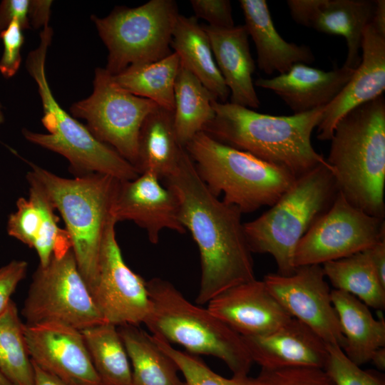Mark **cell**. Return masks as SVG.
I'll list each match as a JSON object with an SVG mask.
<instances>
[{
	"label": "cell",
	"instance_id": "obj_46",
	"mask_svg": "<svg viewBox=\"0 0 385 385\" xmlns=\"http://www.w3.org/2000/svg\"><path fill=\"white\" fill-rule=\"evenodd\" d=\"M0 385H13L9 381H8L4 375L0 372Z\"/></svg>",
	"mask_w": 385,
	"mask_h": 385
},
{
	"label": "cell",
	"instance_id": "obj_43",
	"mask_svg": "<svg viewBox=\"0 0 385 385\" xmlns=\"http://www.w3.org/2000/svg\"><path fill=\"white\" fill-rule=\"evenodd\" d=\"M374 13L371 24L381 34L385 35V1H375Z\"/></svg>",
	"mask_w": 385,
	"mask_h": 385
},
{
	"label": "cell",
	"instance_id": "obj_34",
	"mask_svg": "<svg viewBox=\"0 0 385 385\" xmlns=\"http://www.w3.org/2000/svg\"><path fill=\"white\" fill-rule=\"evenodd\" d=\"M152 336L157 345L175 362L186 385H269L261 372L256 377L248 375L224 377L215 372L196 355L176 349L163 339Z\"/></svg>",
	"mask_w": 385,
	"mask_h": 385
},
{
	"label": "cell",
	"instance_id": "obj_38",
	"mask_svg": "<svg viewBox=\"0 0 385 385\" xmlns=\"http://www.w3.org/2000/svg\"><path fill=\"white\" fill-rule=\"evenodd\" d=\"M195 16L202 19L208 26L217 29L235 26L232 9L229 0H190Z\"/></svg>",
	"mask_w": 385,
	"mask_h": 385
},
{
	"label": "cell",
	"instance_id": "obj_45",
	"mask_svg": "<svg viewBox=\"0 0 385 385\" xmlns=\"http://www.w3.org/2000/svg\"><path fill=\"white\" fill-rule=\"evenodd\" d=\"M379 369L384 370L385 369V347L380 348L376 350L370 359Z\"/></svg>",
	"mask_w": 385,
	"mask_h": 385
},
{
	"label": "cell",
	"instance_id": "obj_44",
	"mask_svg": "<svg viewBox=\"0 0 385 385\" xmlns=\"http://www.w3.org/2000/svg\"><path fill=\"white\" fill-rule=\"evenodd\" d=\"M33 365L34 369V385H66L58 378L41 369L35 364L33 363Z\"/></svg>",
	"mask_w": 385,
	"mask_h": 385
},
{
	"label": "cell",
	"instance_id": "obj_10",
	"mask_svg": "<svg viewBox=\"0 0 385 385\" xmlns=\"http://www.w3.org/2000/svg\"><path fill=\"white\" fill-rule=\"evenodd\" d=\"M26 324L59 323L80 331L106 323L83 277L71 248L38 265L21 309Z\"/></svg>",
	"mask_w": 385,
	"mask_h": 385
},
{
	"label": "cell",
	"instance_id": "obj_18",
	"mask_svg": "<svg viewBox=\"0 0 385 385\" xmlns=\"http://www.w3.org/2000/svg\"><path fill=\"white\" fill-rule=\"evenodd\" d=\"M207 304L214 316L242 337L270 333L292 318L264 281L256 279L226 289Z\"/></svg>",
	"mask_w": 385,
	"mask_h": 385
},
{
	"label": "cell",
	"instance_id": "obj_12",
	"mask_svg": "<svg viewBox=\"0 0 385 385\" xmlns=\"http://www.w3.org/2000/svg\"><path fill=\"white\" fill-rule=\"evenodd\" d=\"M384 240V218L355 207L339 192L329 209L299 241L294 267L321 265L364 251Z\"/></svg>",
	"mask_w": 385,
	"mask_h": 385
},
{
	"label": "cell",
	"instance_id": "obj_15",
	"mask_svg": "<svg viewBox=\"0 0 385 385\" xmlns=\"http://www.w3.org/2000/svg\"><path fill=\"white\" fill-rule=\"evenodd\" d=\"M28 351L34 364L66 385H100L80 330L59 323H24Z\"/></svg>",
	"mask_w": 385,
	"mask_h": 385
},
{
	"label": "cell",
	"instance_id": "obj_23",
	"mask_svg": "<svg viewBox=\"0 0 385 385\" xmlns=\"http://www.w3.org/2000/svg\"><path fill=\"white\" fill-rule=\"evenodd\" d=\"M212 48L217 66L230 91V103L250 109L260 102L255 89L252 74L255 63L250 53L245 25L217 29L202 25Z\"/></svg>",
	"mask_w": 385,
	"mask_h": 385
},
{
	"label": "cell",
	"instance_id": "obj_1",
	"mask_svg": "<svg viewBox=\"0 0 385 385\" xmlns=\"http://www.w3.org/2000/svg\"><path fill=\"white\" fill-rule=\"evenodd\" d=\"M164 180L178 199L180 221L200 252L201 280L196 303L207 304L226 289L255 279L242 213L210 192L185 148L177 169Z\"/></svg>",
	"mask_w": 385,
	"mask_h": 385
},
{
	"label": "cell",
	"instance_id": "obj_26",
	"mask_svg": "<svg viewBox=\"0 0 385 385\" xmlns=\"http://www.w3.org/2000/svg\"><path fill=\"white\" fill-rule=\"evenodd\" d=\"M180 63L222 103L227 102L230 91L215 63L209 38L197 19L179 14L170 43Z\"/></svg>",
	"mask_w": 385,
	"mask_h": 385
},
{
	"label": "cell",
	"instance_id": "obj_24",
	"mask_svg": "<svg viewBox=\"0 0 385 385\" xmlns=\"http://www.w3.org/2000/svg\"><path fill=\"white\" fill-rule=\"evenodd\" d=\"M244 24L256 48L258 68L265 74L287 72L297 63L310 64L315 61L305 45L286 41L274 25L265 0H240Z\"/></svg>",
	"mask_w": 385,
	"mask_h": 385
},
{
	"label": "cell",
	"instance_id": "obj_8",
	"mask_svg": "<svg viewBox=\"0 0 385 385\" xmlns=\"http://www.w3.org/2000/svg\"><path fill=\"white\" fill-rule=\"evenodd\" d=\"M185 149L210 192L242 213L272 206L296 178L284 168L214 139L202 131Z\"/></svg>",
	"mask_w": 385,
	"mask_h": 385
},
{
	"label": "cell",
	"instance_id": "obj_11",
	"mask_svg": "<svg viewBox=\"0 0 385 385\" xmlns=\"http://www.w3.org/2000/svg\"><path fill=\"white\" fill-rule=\"evenodd\" d=\"M158 106L118 86L106 68L95 71L93 90L86 99L73 103V117L87 122L89 131L116 150L135 168L140 127Z\"/></svg>",
	"mask_w": 385,
	"mask_h": 385
},
{
	"label": "cell",
	"instance_id": "obj_22",
	"mask_svg": "<svg viewBox=\"0 0 385 385\" xmlns=\"http://www.w3.org/2000/svg\"><path fill=\"white\" fill-rule=\"evenodd\" d=\"M355 69L342 66L330 71L297 63L272 78H259L255 86L279 96L293 114L304 113L329 104L348 83Z\"/></svg>",
	"mask_w": 385,
	"mask_h": 385
},
{
	"label": "cell",
	"instance_id": "obj_16",
	"mask_svg": "<svg viewBox=\"0 0 385 385\" xmlns=\"http://www.w3.org/2000/svg\"><path fill=\"white\" fill-rule=\"evenodd\" d=\"M111 215L116 222L129 220L145 230L152 244L159 242L164 229L180 234L186 232L179 219L175 195L150 172L133 180L118 181Z\"/></svg>",
	"mask_w": 385,
	"mask_h": 385
},
{
	"label": "cell",
	"instance_id": "obj_35",
	"mask_svg": "<svg viewBox=\"0 0 385 385\" xmlns=\"http://www.w3.org/2000/svg\"><path fill=\"white\" fill-rule=\"evenodd\" d=\"M328 361L324 370L335 385H385L384 375L373 370H364L351 361L342 349L327 344Z\"/></svg>",
	"mask_w": 385,
	"mask_h": 385
},
{
	"label": "cell",
	"instance_id": "obj_9",
	"mask_svg": "<svg viewBox=\"0 0 385 385\" xmlns=\"http://www.w3.org/2000/svg\"><path fill=\"white\" fill-rule=\"evenodd\" d=\"M179 14L175 1L150 0L134 8L116 7L104 18L93 15L91 19L108 51V72L114 76L173 53L172 34Z\"/></svg>",
	"mask_w": 385,
	"mask_h": 385
},
{
	"label": "cell",
	"instance_id": "obj_41",
	"mask_svg": "<svg viewBox=\"0 0 385 385\" xmlns=\"http://www.w3.org/2000/svg\"><path fill=\"white\" fill-rule=\"evenodd\" d=\"M51 4L52 1H31L29 21L34 27L48 25Z\"/></svg>",
	"mask_w": 385,
	"mask_h": 385
},
{
	"label": "cell",
	"instance_id": "obj_7",
	"mask_svg": "<svg viewBox=\"0 0 385 385\" xmlns=\"http://www.w3.org/2000/svg\"><path fill=\"white\" fill-rule=\"evenodd\" d=\"M29 164L26 175L38 183L65 222L76 263L90 289L119 180L99 173L65 178Z\"/></svg>",
	"mask_w": 385,
	"mask_h": 385
},
{
	"label": "cell",
	"instance_id": "obj_14",
	"mask_svg": "<svg viewBox=\"0 0 385 385\" xmlns=\"http://www.w3.org/2000/svg\"><path fill=\"white\" fill-rule=\"evenodd\" d=\"M263 281L284 310L312 329L327 344H344L338 317L322 267H297L290 275L270 273Z\"/></svg>",
	"mask_w": 385,
	"mask_h": 385
},
{
	"label": "cell",
	"instance_id": "obj_21",
	"mask_svg": "<svg viewBox=\"0 0 385 385\" xmlns=\"http://www.w3.org/2000/svg\"><path fill=\"white\" fill-rule=\"evenodd\" d=\"M29 184V198L19 197L17 210L10 214L7 222V233L34 249L39 264L45 266L53 254L71 248L66 230L58 227V217L52 202L38 184L26 175Z\"/></svg>",
	"mask_w": 385,
	"mask_h": 385
},
{
	"label": "cell",
	"instance_id": "obj_6",
	"mask_svg": "<svg viewBox=\"0 0 385 385\" xmlns=\"http://www.w3.org/2000/svg\"><path fill=\"white\" fill-rule=\"evenodd\" d=\"M339 193L332 170L322 164L297 178L270 209L243 223L252 252L267 253L274 259L277 273L290 275L300 239L332 206Z\"/></svg>",
	"mask_w": 385,
	"mask_h": 385
},
{
	"label": "cell",
	"instance_id": "obj_40",
	"mask_svg": "<svg viewBox=\"0 0 385 385\" xmlns=\"http://www.w3.org/2000/svg\"><path fill=\"white\" fill-rule=\"evenodd\" d=\"M29 0H4L0 4V28L3 31L9 23L16 19L23 29L30 27Z\"/></svg>",
	"mask_w": 385,
	"mask_h": 385
},
{
	"label": "cell",
	"instance_id": "obj_5",
	"mask_svg": "<svg viewBox=\"0 0 385 385\" xmlns=\"http://www.w3.org/2000/svg\"><path fill=\"white\" fill-rule=\"evenodd\" d=\"M53 31L48 25L40 34V43L26 60V68L34 79L42 103L43 125L48 133L23 129L29 142L65 157L76 176L104 174L119 180H130L140 174L116 150L98 140L73 116L64 111L53 96L46 75V57Z\"/></svg>",
	"mask_w": 385,
	"mask_h": 385
},
{
	"label": "cell",
	"instance_id": "obj_2",
	"mask_svg": "<svg viewBox=\"0 0 385 385\" xmlns=\"http://www.w3.org/2000/svg\"><path fill=\"white\" fill-rule=\"evenodd\" d=\"M212 107L215 116L202 131L223 144L284 168L296 178L327 163L311 142L326 106L283 116L217 100Z\"/></svg>",
	"mask_w": 385,
	"mask_h": 385
},
{
	"label": "cell",
	"instance_id": "obj_17",
	"mask_svg": "<svg viewBox=\"0 0 385 385\" xmlns=\"http://www.w3.org/2000/svg\"><path fill=\"white\" fill-rule=\"evenodd\" d=\"M375 4L370 0L287 1L290 15L298 24L345 38L347 53L344 66L353 69L361 62L363 33L371 21Z\"/></svg>",
	"mask_w": 385,
	"mask_h": 385
},
{
	"label": "cell",
	"instance_id": "obj_42",
	"mask_svg": "<svg viewBox=\"0 0 385 385\" xmlns=\"http://www.w3.org/2000/svg\"><path fill=\"white\" fill-rule=\"evenodd\" d=\"M366 250L379 278L385 285V240L377 242Z\"/></svg>",
	"mask_w": 385,
	"mask_h": 385
},
{
	"label": "cell",
	"instance_id": "obj_20",
	"mask_svg": "<svg viewBox=\"0 0 385 385\" xmlns=\"http://www.w3.org/2000/svg\"><path fill=\"white\" fill-rule=\"evenodd\" d=\"M361 62L338 96L326 106L317 138L330 140L338 121L349 111L383 95L385 90V35L371 24L362 36Z\"/></svg>",
	"mask_w": 385,
	"mask_h": 385
},
{
	"label": "cell",
	"instance_id": "obj_27",
	"mask_svg": "<svg viewBox=\"0 0 385 385\" xmlns=\"http://www.w3.org/2000/svg\"><path fill=\"white\" fill-rule=\"evenodd\" d=\"M184 148L176 136L173 111L158 106L140 127L135 168L139 174L150 172L164 180L177 169Z\"/></svg>",
	"mask_w": 385,
	"mask_h": 385
},
{
	"label": "cell",
	"instance_id": "obj_36",
	"mask_svg": "<svg viewBox=\"0 0 385 385\" xmlns=\"http://www.w3.org/2000/svg\"><path fill=\"white\" fill-rule=\"evenodd\" d=\"M260 372L269 385H335L323 369L297 367Z\"/></svg>",
	"mask_w": 385,
	"mask_h": 385
},
{
	"label": "cell",
	"instance_id": "obj_47",
	"mask_svg": "<svg viewBox=\"0 0 385 385\" xmlns=\"http://www.w3.org/2000/svg\"><path fill=\"white\" fill-rule=\"evenodd\" d=\"M1 29L0 28V34L1 32ZM4 115H3V113H2V111H1V106L0 105V124L3 123L4 122Z\"/></svg>",
	"mask_w": 385,
	"mask_h": 385
},
{
	"label": "cell",
	"instance_id": "obj_3",
	"mask_svg": "<svg viewBox=\"0 0 385 385\" xmlns=\"http://www.w3.org/2000/svg\"><path fill=\"white\" fill-rule=\"evenodd\" d=\"M327 163L344 198L384 218L385 100L383 95L345 114L330 139Z\"/></svg>",
	"mask_w": 385,
	"mask_h": 385
},
{
	"label": "cell",
	"instance_id": "obj_25",
	"mask_svg": "<svg viewBox=\"0 0 385 385\" xmlns=\"http://www.w3.org/2000/svg\"><path fill=\"white\" fill-rule=\"evenodd\" d=\"M344 337L342 347L346 356L358 366L370 361L373 353L385 347V321L376 319L369 307L343 291L331 292Z\"/></svg>",
	"mask_w": 385,
	"mask_h": 385
},
{
	"label": "cell",
	"instance_id": "obj_13",
	"mask_svg": "<svg viewBox=\"0 0 385 385\" xmlns=\"http://www.w3.org/2000/svg\"><path fill=\"white\" fill-rule=\"evenodd\" d=\"M116 223L112 217L106 226L90 292L106 323L139 326L150 310L147 281L126 265L115 237Z\"/></svg>",
	"mask_w": 385,
	"mask_h": 385
},
{
	"label": "cell",
	"instance_id": "obj_30",
	"mask_svg": "<svg viewBox=\"0 0 385 385\" xmlns=\"http://www.w3.org/2000/svg\"><path fill=\"white\" fill-rule=\"evenodd\" d=\"M180 66L179 56L173 52L159 61L132 66L112 76L121 88L174 111V87Z\"/></svg>",
	"mask_w": 385,
	"mask_h": 385
},
{
	"label": "cell",
	"instance_id": "obj_39",
	"mask_svg": "<svg viewBox=\"0 0 385 385\" xmlns=\"http://www.w3.org/2000/svg\"><path fill=\"white\" fill-rule=\"evenodd\" d=\"M27 271L28 263L24 260H14L0 268V314L12 300V294L26 276Z\"/></svg>",
	"mask_w": 385,
	"mask_h": 385
},
{
	"label": "cell",
	"instance_id": "obj_4",
	"mask_svg": "<svg viewBox=\"0 0 385 385\" xmlns=\"http://www.w3.org/2000/svg\"><path fill=\"white\" fill-rule=\"evenodd\" d=\"M150 310L143 324L151 334L183 346L193 355L222 360L232 375H248L254 364L242 337L214 316L195 305L169 281H147Z\"/></svg>",
	"mask_w": 385,
	"mask_h": 385
},
{
	"label": "cell",
	"instance_id": "obj_31",
	"mask_svg": "<svg viewBox=\"0 0 385 385\" xmlns=\"http://www.w3.org/2000/svg\"><path fill=\"white\" fill-rule=\"evenodd\" d=\"M325 277L334 289L349 293L369 307L385 308V285L373 266L367 250L322 265Z\"/></svg>",
	"mask_w": 385,
	"mask_h": 385
},
{
	"label": "cell",
	"instance_id": "obj_28",
	"mask_svg": "<svg viewBox=\"0 0 385 385\" xmlns=\"http://www.w3.org/2000/svg\"><path fill=\"white\" fill-rule=\"evenodd\" d=\"M118 329L130 362L133 385H186L175 362L151 334L137 325Z\"/></svg>",
	"mask_w": 385,
	"mask_h": 385
},
{
	"label": "cell",
	"instance_id": "obj_32",
	"mask_svg": "<svg viewBox=\"0 0 385 385\" xmlns=\"http://www.w3.org/2000/svg\"><path fill=\"white\" fill-rule=\"evenodd\" d=\"M81 332L100 385H133L130 362L118 327L103 323Z\"/></svg>",
	"mask_w": 385,
	"mask_h": 385
},
{
	"label": "cell",
	"instance_id": "obj_29",
	"mask_svg": "<svg viewBox=\"0 0 385 385\" xmlns=\"http://www.w3.org/2000/svg\"><path fill=\"white\" fill-rule=\"evenodd\" d=\"M174 127L179 143H187L210 122L215 96L180 63L174 87Z\"/></svg>",
	"mask_w": 385,
	"mask_h": 385
},
{
	"label": "cell",
	"instance_id": "obj_33",
	"mask_svg": "<svg viewBox=\"0 0 385 385\" xmlns=\"http://www.w3.org/2000/svg\"><path fill=\"white\" fill-rule=\"evenodd\" d=\"M0 372L13 385H34V369L16 304L0 314Z\"/></svg>",
	"mask_w": 385,
	"mask_h": 385
},
{
	"label": "cell",
	"instance_id": "obj_37",
	"mask_svg": "<svg viewBox=\"0 0 385 385\" xmlns=\"http://www.w3.org/2000/svg\"><path fill=\"white\" fill-rule=\"evenodd\" d=\"M22 29L19 22L14 19L0 34L4 45L0 72L5 78L14 76L19 68L21 50L24 41Z\"/></svg>",
	"mask_w": 385,
	"mask_h": 385
},
{
	"label": "cell",
	"instance_id": "obj_19",
	"mask_svg": "<svg viewBox=\"0 0 385 385\" xmlns=\"http://www.w3.org/2000/svg\"><path fill=\"white\" fill-rule=\"evenodd\" d=\"M242 339L253 363L263 370L297 367L324 369L328 361L327 344L294 317L270 333Z\"/></svg>",
	"mask_w": 385,
	"mask_h": 385
}]
</instances>
